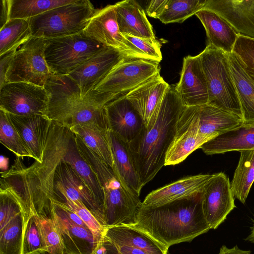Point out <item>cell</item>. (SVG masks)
<instances>
[{
    "instance_id": "32",
    "label": "cell",
    "mask_w": 254,
    "mask_h": 254,
    "mask_svg": "<svg viewBox=\"0 0 254 254\" xmlns=\"http://www.w3.org/2000/svg\"><path fill=\"white\" fill-rule=\"evenodd\" d=\"M63 161L69 164L83 180L104 211L103 191L94 172L80 154L74 133L69 142Z\"/></svg>"
},
{
    "instance_id": "12",
    "label": "cell",
    "mask_w": 254,
    "mask_h": 254,
    "mask_svg": "<svg viewBox=\"0 0 254 254\" xmlns=\"http://www.w3.org/2000/svg\"><path fill=\"white\" fill-rule=\"evenodd\" d=\"M47 102L44 87L33 83L10 82L0 88V108L8 114L46 116Z\"/></svg>"
},
{
    "instance_id": "22",
    "label": "cell",
    "mask_w": 254,
    "mask_h": 254,
    "mask_svg": "<svg viewBox=\"0 0 254 254\" xmlns=\"http://www.w3.org/2000/svg\"><path fill=\"white\" fill-rule=\"evenodd\" d=\"M213 174L188 176L150 192L142 205L156 206L177 199L193 196L201 192Z\"/></svg>"
},
{
    "instance_id": "47",
    "label": "cell",
    "mask_w": 254,
    "mask_h": 254,
    "mask_svg": "<svg viewBox=\"0 0 254 254\" xmlns=\"http://www.w3.org/2000/svg\"><path fill=\"white\" fill-rule=\"evenodd\" d=\"M218 254H252V253L249 250H242L237 245L232 248H228L223 245L220 249Z\"/></svg>"
},
{
    "instance_id": "46",
    "label": "cell",
    "mask_w": 254,
    "mask_h": 254,
    "mask_svg": "<svg viewBox=\"0 0 254 254\" xmlns=\"http://www.w3.org/2000/svg\"><path fill=\"white\" fill-rule=\"evenodd\" d=\"M10 0L0 1V28L10 20Z\"/></svg>"
},
{
    "instance_id": "16",
    "label": "cell",
    "mask_w": 254,
    "mask_h": 254,
    "mask_svg": "<svg viewBox=\"0 0 254 254\" xmlns=\"http://www.w3.org/2000/svg\"><path fill=\"white\" fill-rule=\"evenodd\" d=\"M126 59L118 50L106 47L68 75L79 85L83 99L115 66Z\"/></svg>"
},
{
    "instance_id": "11",
    "label": "cell",
    "mask_w": 254,
    "mask_h": 254,
    "mask_svg": "<svg viewBox=\"0 0 254 254\" xmlns=\"http://www.w3.org/2000/svg\"><path fill=\"white\" fill-rule=\"evenodd\" d=\"M213 138L199 133L197 106H185L179 117L174 138L167 151L164 166L180 163Z\"/></svg>"
},
{
    "instance_id": "38",
    "label": "cell",
    "mask_w": 254,
    "mask_h": 254,
    "mask_svg": "<svg viewBox=\"0 0 254 254\" xmlns=\"http://www.w3.org/2000/svg\"><path fill=\"white\" fill-rule=\"evenodd\" d=\"M54 201L67 207L75 212L88 226L97 238L102 241L106 228L100 223L82 202L72 200L64 195L54 197Z\"/></svg>"
},
{
    "instance_id": "25",
    "label": "cell",
    "mask_w": 254,
    "mask_h": 254,
    "mask_svg": "<svg viewBox=\"0 0 254 254\" xmlns=\"http://www.w3.org/2000/svg\"><path fill=\"white\" fill-rule=\"evenodd\" d=\"M109 137L114 161L113 170L124 185L139 196L143 187L134 164L128 142L110 130Z\"/></svg>"
},
{
    "instance_id": "4",
    "label": "cell",
    "mask_w": 254,
    "mask_h": 254,
    "mask_svg": "<svg viewBox=\"0 0 254 254\" xmlns=\"http://www.w3.org/2000/svg\"><path fill=\"white\" fill-rule=\"evenodd\" d=\"M199 56L207 86V104L243 119L240 103L229 67L228 54L206 46Z\"/></svg>"
},
{
    "instance_id": "20",
    "label": "cell",
    "mask_w": 254,
    "mask_h": 254,
    "mask_svg": "<svg viewBox=\"0 0 254 254\" xmlns=\"http://www.w3.org/2000/svg\"><path fill=\"white\" fill-rule=\"evenodd\" d=\"M213 10L240 35L254 39V0H206Z\"/></svg>"
},
{
    "instance_id": "24",
    "label": "cell",
    "mask_w": 254,
    "mask_h": 254,
    "mask_svg": "<svg viewBox=\"0 0 254 254\" xmlns=\"http://www.w3.org/2000/svg\"><path fill=\"white\" fill-rule=\"evenodd\" d=\"M114 5L119 28L122 34L156 40L145 12L137 1L125 0Z\"/></svg>"
},
{
    "instance_id": "43",
    "label": "cell",
    "mask_w": 254,
    "mask_h": 254,
    "mask_svg": "<svg viewBox=\"0 0 254 254\" xmlns=\"http://www.w3.org/2000/svg\"><path fill=\"white\" fill-rule=\"evenodd\" d=\"M93 254H148L142 250L112 242L104 236Z\"/></svg>"
},
{
    "instance_id": "15",
    "label": "cell",
    "mask_w": 254,
    "mask_h": 254,
    "mask_svg": "<svg viewBox=\"0 0 254 254\" xmlns=\"http://www.w3.org/2000/svg\"><path fill=\"white\" fill-rule=\"evenodd\" d=\"M60 195L82 202L106 228L103 210L83 180L69 164L63 160L58 166L54 178V197Z\"/></svg>"
},
{
    "instance_id": "44",
    "label": "cell",
    "mask_w": 254,
    "mask_h": 254,
    "mask_svg": "<svg viewBox=\"0 0 254 254\" xmlns=\"http://www.w3.org/2000/svg\"><path fill=\"white\" fill-rule=\"evenodd\" d=\"M168 0H153L149 1L146 7V14L154 18L159 17L165 9Z\"/></svg>"
},
{
    "instance_id": "23",
    "label": "cell",
    "mask_w": 254,
    "mask_h": 254,
    "mask_svg": "<svg viewBox=\"0 0 254 254\" xmlns=\"http://www.w3.org/2000/svg\"><path fill=\"white\" fill-rule=\"evenodd\" d=\"M160 73L125 94L147 126L170 87Z\"/></svg>"
},
{
    "instance_id": "14",
    "label": "cell",
    "mask_w": 254,
    "mask_h": 254,
    "mask_svg": "<svg viewBox=\"0 0 254 254\" xmlns=\"http://www.w3.org/2000/svg\"><path fill=\"white\" fill-rule=\"evenodd\" d=\"M228 177L222 172L214 174L203 190L202 207L206 221L216 229L236 207Z\"/></svg>"
},
{
    "instance_id": "37",
    "label": "cell",
    "mask_w": 254,
    "mask_h": 254,
    "mask_svg": "<svg viewBox=\"0 0 254 254\" xmlns=\"http://www.w3.org/2000/svg\"><path fill=\"white\" fill-rule=\"evenodd\" d=\"M0 141L16 157L23 159L32 156L19 133L12 123L9 115L0 108Z\"/></svg>"
},
{
    "instance_id": "41",
    "label": "cell",
    "mask_w": 254,
    "mask_h": 254,
    "mask_svg": "<svg viewBox=\"0 0 254 254\" xmlns=\"http://www.w3.org/2000/svg\"><path fill=\"white\" fill-rule=\"evenodd\" d=\"M41 231L48 254H65L61 236L53 218L39 216Z\"/></svg>"
},
{
    "instance_id": "7",
    "label": "cell",
    "mask_w": 254,
    "mask_h": 254,
    "mask_svg": "<svg viewBox=\"0 0 254 254\" xmlns=\"http://www.w3.org/2000/svg\"><path fill=\"white\" fill-rule=\"evenodd\" d=\"M159 64L143 59H126L115 66L92 91L111 101L159 73Z\"/></svg>"
},
{
    "instance_id": "2",
    "label": "cell",
    "mask_w": 254,
    "mask_h": 254,
    "mask_svg": "<svg viewBox=\"0 0 254 254\" xmlns=\"http://www.w3.org/2000/svg\"><path fill=\"white\" fill-rule=\"evenodd\" d=\"M202 196L203 190L159 206L142 205L133 226L168 248L190 242L211 229L203 213Z\"/></svg>"
},
{
    "instance_id": "30",
    "label": "cell",
    "mask_w": 254,
    "mask_h": 254,
    "mask_svg": "<svg viewBox=\"0 0 254 254\" xmlns=\"http://www.w3.org/2000/svg\"><path fill=\"white\" fill-rule=\"evenodd\" d=\"M228 57L244 125L254 124V81L245 72L233 52L228 54Z\"/></svg>"
},
{
    "instance_id": "35",
    "label": "cell",
    "mask_w": 254,
    "mask_h": 254,
    "mask_svg": "<svg viewBox=\"0 0 254 254\" xmlns=\"http://www.w3.org/2000/svg\"><path fill=\"white\" fill-rule=\"evenodd\" d=\"M76 0H10L9 19H28Z\"/></svg>"
},
{
    "instance_id": "9",
    "label": "cell",
    "mask_w": 254,
    "mask_h": 254,
    "mask_svg": "<svg viewBox=\"0 0 254 254\" xmlns=\"http://www.w3.org/2000/svg\"><path fill=\"white\" fill-rule=\"evenodd\" d=\"M82 32L106 47L118 50L127 59L148 60L121 33L114 4L96 9Z\"/></svg>"
},
{
    "instance_id": "48",
    "label": "cell",
    "mask_w": 254,
    "mask_h": 254,
    "mask_svg": "<svg viewBox=\"0 0 254 254\" xmlns=\"http://www.w3.org/2000/svg\"><path fill=\"white\" fill-rule=\"evenodd\" d=\"M251 229L252 230L251 234L247 237V238L245 240L246 241L254 243V224L253 227Z\"/></svg>"
},
{
    "instance_id": "42",
    "label": "cell",
    "mask_w": 254,
    "mask_h": 254,
    "mask_svg": "<svg viewBox=\"0 0 254 254\" xmlns=\"http://www.w3.org/2000/svg\"><path fill=\"white\" fill-rule=\"evenodd\" d=\"M148 61L159 63L162 60L160 43L157 40L123 34Z\"/></svg>"
},
{
    "instance_id": "26",
    "label": "cell",
    "mask_w": 254,
    "mask_h": 254,
    "mask_svg": "<svg viewBox=\"0 0 254 254\" xmlns=\"http://www.w3.org/2000/svg\"><path fill=\"white\" fill-rule=\"evenodd\" d=\"M206 31L207 46L231 54L239 34L220 15L212 10L203 8L195 14Z\"/></svg>"
},
{
    "instance_id": "8",
    "label": "cell",
    "mask_w": 254,
    "mask_h": 254,
    "mask_svg": "<svg viewBox=\"0 0 254 254\" xmlns=\"http://www.w3.org/2000/svg\"><path fill=\"white\" fill-rule=\"evenodd\" d=\"M46 43V39L32 37L15 51L6 83L24 82L44 87L51 74L45 58Z\"/></svg>"
},
{
    "instance_id": "17",
    "label": "cell",
    "mask_w": 254,
    "mask_h": 254,
    "mask_svg": "<svg viewBox=\"0 0 254 254\" xmlns=\"http://www.w3.org/2000/svg\"><path fill=\"white\" fill-rule=\"evenodd\" d=\"M175 89L186 107L207 104V83L199 55L184 58L180 80Z\"/></svg>"
},
{
    "instance_id": "40",
    "label": "cell",
    "mask_w": 254,
    "mask_h": 254,
    "mask_svg": "<svg viewBox=\"0 0 254 254\" xmlns=\"http://www.w3.org/2000/svg\"><path fill=\"white\" fill-rule=\"evenodd\" d=\"M232 52L245 72L254 81V39L239 35Z\"/></svg>"
},
{
    "instance_id": "1",
    "label": "cell",
    "mask_w": 254,
    "mask_h": 254,
    "mask_svg": "<svg viewBox=\"0 0 254 254\" xmlns=\"http://www.w3.org/2000/svg\"><path fill=\"white\" fill-rule=\"evenodd\" d=\"M185 106L170 86L147 126L128 143L142 187L165 165L167 151L174 138L177 123Z\"/></svg>"
},
{
    "instance_id": "3",
    "label": "cell",
    "mask_w": 254,
    "mask_h": 254,
    "mask_svg": "<svg viewBox=\"0 0 254 254\" xmlns=\"http://www.w3.org/2000/svg\"><path fill=\"white\" fill-rule=\"evenodd\" d=\"M75 140L80 154L94 172L103 191L106 227L135 225L142 206L139 196L132 192L113 169L76 135Z\"/></svg>"
},
{
    "instance_id": "19",
    "label": "cell",
    "mask_w": 254,
    "mask_h": 254,
    "mask_svg": "<svg viewBox=\"0 0 254 254\" xmlns=\"http://www.w3.org/2000/svg\"><path fill=\"white\" fill-rule=\"evenodd\" d=\"M8 115L32 158L35 161L42 163L52 121L44 115Z\"/></svg>"
},
{
    "instance_id": "33",
    "label": "cell",
    "mask_w": 254,
    "mask_h": 254,
    "mask_svg": "<svg viewBox=\"0 0 254 254\" xmlns=\"http://www.w3.org/2000/svg\"><path fill=\"white\" fill-rule=\"evenodd\" d=\"M238 166L231 183L235 198L245 204L254 182V149L240 151Z\"/></svg>"
},
{
    "instance_id": "45",
    "label": "cell",
    "mask_w": 254,
    "mask_h": 254,
    "mask_svg": "<svg viewBox=\"0 0 254 254\" xmlns=\"http://www.w3.org/2000/svg\"><path fill=\"white\" fill-rule=\"evenodd\" d=\"M15 51H11L0 56V88L6 83V76Z\"/></svg>"
},
{
    "instance_id": "27",
    "label": "cell",
    "mask_w": 254,
    "mask_h": 254,
    "mask_svg": "<svg viewBox=\"0 0 254 254\" xmlns=\"http://www.w3.org/2000/svg\"><path fill=\"white\" fill-rule=\"evenodd\" d=\"M104 236L114 243L137 249L148 254H167L169 249L133 225L107 227Z\"/></svg>"
},
{
    "instance_id": "31",
    "label": "cell",
    "mask_w": 254,
    "mask_h": 254,
    "mask_svg": "<svg viewBox=\"0 0 254 254\" xmlns=\"http://www.w3.org/2000/svg\"><path fill=\"white\" fill-rule=\"evenodd\" d=\"M107 165L113 167L114 161L109 137V129L95 123H88L69 128Z\"/></svg>"
},
{
    "instance_id": "6",
    "label": "cell",
    "mask_w": 254,
    "mask_h": 254,
    "mask_svg": "<svg viewBox=\"0 0 254 254\" xmlns=\"http://www.w3.org/2000/svg\"><path fill=\"white\" fill-rule=\"evenodd\" d=\"M45 58L51 73L68 75L106 47L83 32L46 39Z\"/></svg>"
},
{
    "instance_id": "29",
    "label": "cell",
    "mask_w": 254,
    "mask_h": 254,
    "mask_svg": "<svg viewBox=\"0 0 254 254\" xmlns=\"http://www.w3.org/2000/svg\"><path fill=\"white\" fill-rule=\"evenodd\" d=\"M197 109L201 134L214 138L244 125L241 117L221 109L207 104Z\"/></svg>"
},
{
    "instance_id": "34",
    "label": "cell",
    "mask_w": 254,
    "mask_h": 254,
    "mask_svg": "<svg viewBox=\"0 0 254 254\" xmlns=\"http://www.w3.org/2000/svg\"><path fill=\"white\" fill-rule=\"evenodd\" d=\"M32 37L28 19H10L0 28V56L16 51Z\"/></svg>"
},
{
    "instance_id": "28",
    "label": "cell",
    "mask_w": 254,
    "mask_h": 254,
    "mask_svg": "<svg viewBox=\"0 0 254 254\" xmlns=\"http://www.w3.org/2000/svg\"><path fill=\"white\" fill-rule=\"evenodd\" d=\"M207 155L254 149V124L243 125L221 134L200 148Z\"/></svg>"
},
{
    "instance_id": "39",
    "label": "cell",
    "mask_w": 254,
    "mask_h": 254,
    "mask_svg": "<svg viewBox=\"0 0 254 254\" xmlns=\"http://www.w3.org/2000/svg\"><path fill=\"white\" fill-rule=\"evenodd\" d=\"M23 254H45L47 249L40 229L39 218L33 215L28 220L23 241Z\"/></svg>"
},
{
    "instance_id": "18",
    "label": "cell",
    "mask_w": 254,
    "mask_h": 254,
    "mask_svg": "<svg viewBox=\"0 0 254 254\" xmlns=\"http://www.w3.org/2000/svg\"><path fill=\"white\" fill-rule=\"evenodd\" d=\"M53 219L61 236L65 254H93L102 241L88 228L69 219L63 208L54 203Z\"/></svg>"
},
{
    "instance_id": "36",
    "label": "cell",
    "mask_w": 254,
    "mask_h": 254,
    "mask_svg": "<svg viewBox=\"0 0 254 254\" xmlns=\"http://www.w3.org/2000/svg\"><path fill=\"white\" fill-rule=\"evenodd\" d=\"M206 0H168L164 10L158 18L162 23H182L204 8Z\"/></svg>"
},
{
    "instance_id": "5",
    "label": "cell",
    "mask_w": 254,
    "mask_h": 254,
    "mask_svg": "<svg viewBox=\"0 0 254 254\" xmlns=\"http://www.w3.org/2000/svg\"><path fill=\"white\" fill-rule=\"evenodd\" d=\"M88 0L54 8L28 19L33 37L53 39L82 32L96 11Z\"/></svg>"
},
{
    "instance_id": "13",
    "label": "cell",
    "mask_w": 254,
    "mask_h": 254,
    "mask_svg": "<svg viewBox=\"0 0 254 254\" xmlns=\"http://www.w3.org/2000/svg\"><path fill=\"white\" fill-rule=\"evenodd\" d=\"M25 230L20 205L10 193L0 190V254H23Z\"/></svg>"
},
{
    "instance_id": "21",
    "label": "cell",
    "mask_w": 254,
    "mask_h": 254,
    "mask_svg": "<svg viewBox=\"0 0 254 254\" xmlns=\"http://www.w3.org/2000/svg\"><path fill=\"white\" fill-rule=\"evenodd\" d=\"M104 108L109 130L128 143L144 126L142 118L125 95L109 102Z\"/></svg>"
},
{
    "instance_id": "10",
    "label": "cell",
    "mask_w": 254,
    "mask_h": 254,
    "mask_svg": "<svg viewBox=\"0 0 254 254\" xmlns=\"http://www.w3.org/2000/svg\"><path fill=\"white\" fill-rule=\"evenodd\" d=\"M44 87L48 98L46 116L64 126L82 101L79 85L68 75L51 73Z\"/></svg>"
}]
</instances>
